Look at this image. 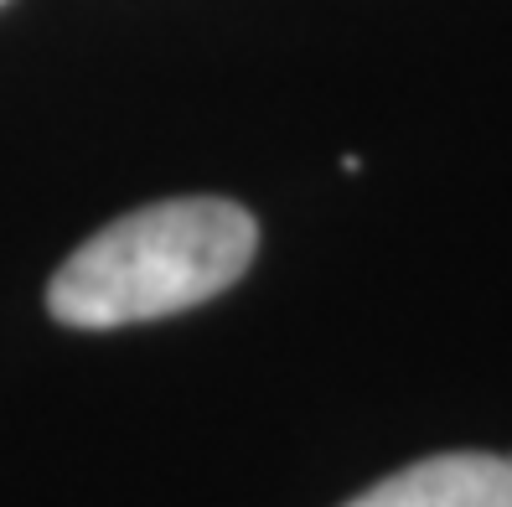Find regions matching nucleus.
I'll use <instances>...</instances> for the list:
<instances>
[{
  "label": "nucleus",
  "mask_w": 512,
  "mask_h": 507,
  "mask_svg": "<svg viewBox=\"0 0 512 507\" xmlns=\"http://www.w3.org/2000/svg\"><path fill=\"white\" fill-rule=\"evenodd\" d=\"M0 6H6V0H0Z\"/></svg>",
  "instance_id": "7ed1b4c3"
},
{
  "label": "nucleus",
  "mask_w": 512,
  "mask_h": 507,
  "mask_svg": "<svg viewBox=\"0 0 512 507\" xmlns=\"http://www.w3.org/2000/svg\"><path fill=\"white\" fill-rule=\"evenodd\" d=\"M347 507H512V461L481 451L430 456L383 476Z\"/></svg>",
  "instance_id": "f03ea898"
},
{
  "label": "nucleus",
  "mask_w": 512,
  "mask_h": 507,
  "mask_svg": "<svg viewBox=\"0 0 512 507\" xmlns=\"http://www.w3.org/2000/svg\"><path fill=\"white\" fill-rule=\"evenodd\" d=\"M259 223L228 197H176L114 218L52 275L47 306L63 326L161 321L223 295L254 264Z\"/></svg>",
  "instance_id": "f257e3e1"
}]
</instances>
